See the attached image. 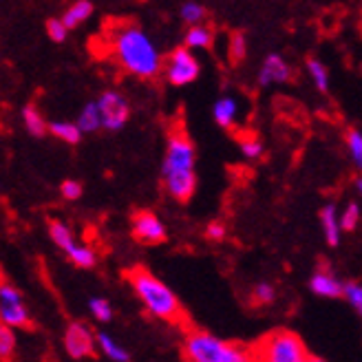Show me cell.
Here are the masks:
<instances>
[{"label":"cell","instance_id":"6da1fadb","mask_svg":"<svg viewBox=\"0 0 362 362\" xmlns=\"http://www.w3.org/2000/svg\"><path fill=\"white\" fill-rule=\"evenodd\" d=\"M108 53L115 64L133 78L153 80L161 74L164 58L155 40L135 23H117L106 33Z\"/></svg>","mask_w":362,"mask_h":362},{"label":"cell","instance_id":"7a4b0ae2","mask_svg":"<svg viewBox=\"0 0 362 362\" xmlns=\"http://www.w3.org/2000/svg\"><path fill=\"white\" fill-rule=\"evenodd\" d=\"M197 148L192 139L184 129H175L168 133L166 139V153L161 161V181H164V190L168 197H173L179 204H188L194 190H197Z\"/></svg>","mask_w":362,"mask_h":362},{"label":"cell","instance_id":"3957f363","mask_svg":"<svg viewBox=\"0 0 362 362\" xmlns=\"http://www.w3.org/2000/svg\"><path fill=\"white\" fill-rule=\"evenodd\" d=\"M126 279H129L133 292L137 294V298L146 307L151 316L164 322H170V325H181L186 320L184 307H181L177 294L164 281L157 279L151 269L131 267L126 272Z\"/></svg>","mask_w":362,"mask_h":362},{"label":"cell","instance_id":"277c9868","mask_svg":"<svg viewBox=\"0 0 362 362\" xmlns=\"http://www.w3.org/2000/svg\"><path fill=\"white\" fill-rule=\"evenodd\" d=\"M257 362H305L310 356L303 338L289 329L267 334L257 347H252Z\"/></svg>","mask_w":362,"mask_h":362},{"label":"cell","instance_id":"5b68a950","mask_svg":"<svg viewBox=\"0 0 362 362\" xmlns=\"http://www.w3.org/2000/svg\"><path fill=\"white\" fill-rule=\"evenodd\" d=\"M230 342L221 340L204 329H190L184 338V360L186 362H223Z\"/></svg>","mask_w":362,"mask_h":362},{"label":"cell","instance_id":"8992f818","mask_svg":"<svg viewBox=\"0 0 362 362\" xmlns=\"http://www.w3.org/2000/svg\"><path fill=\"white\" fill-rule=\"evenodd\" d=\"M161 74L170 86H188L202 76V64H199L194 51L188 47H177L164 58Z\"/></svg>","mask_w":362,"mask_h":362},{"label":"cell","instance_id":"52a82bcc","mask_svg":"<svg viewBox=\"0 0 362 362\" xmlns=\"http://www.w3.org/2000/svg\"><path fill=\"white\" fill-rule=\"evenodd\" d=\"M98 108H100V119H102V129L108 133H117L122 131L126 122L131 119V104L126 100V95H122L119 90H102L100 98L95 100Z\"/></svg>","mask_w":362,"mask_h":362},{"label":"cell","instance_id":"ba28073f","mask_svg":"<svg viewBox=\"0 0 362 362\" xmlns=\"http://www.w3.org/2000/svg\"><path fill=\"white\" fill-rule=\"evenodd\" d=\"M131 230H133L135 241L144 243V245H159V243H164L168 239L166 223L151 210L135 212L133 219H131Z\"/></svg>","mask_w":362,"mask_h":362},{"label":"cell","instance_id":"9c48e42d","mask_svg":"<svg viewBox=\"0 0 362 362\" xmlns=\"http://www.w3.org/2000/svg\"><path fill=\"white\" fill-rule=\"evenodd\" d=\"M95 334L90 332L84 322L76 320L69 322L64 332V349L74 360H84L95 354Z\"/></svg>","mask_w":362,"mask_h":362},{"label":"cell","instance_id":"30bf717a","mask_svg":"<svg viewBox=\"0 0 362 362\" xmlns=\"http://www.w3.org/2000/svg\"><path fill=\"white\" fill-rule=\"evenodd\" d=\"M294 76V69L289 64L281 53L272 51L263 58L261 66H259V74H257V84L267 88V86H274V84H287Z\"/></svg>","mask_w":362,"mask_h":362},{"label":"cell","instance_id":"8fae6325","mask_svg":"<svg viewBox=\"0 0 362 362\" xmlns=\"http://www.w3.org/2000/svg\"><path fill=\"white\" fill-rule=\"evenodd\" d=\"M310 289L320 298H342L345 283H342L329 267H320L310 279Z\"/></svg>","mask_w":362,"mask_h":362},{"label":"cell","instance_id":"7c38bea8","mask_svg":"<svg viewBox=\"0 0 362 362\" xmlns=\"http://www.w3.org/2000/svg\"><path fill=\"white\" fill-rule=\"evenodd\" d=\"M239 113H241V104L234 95H221L212 104V119L223 131H230L237 126Z\"/></svg>","mask_w":362,"mask_h":362},{"label":"cell","instance_id":"4fadbf2b","mask_svg":"<svg viewBox=\"0 0 362 362\" xmlns=\"http://www.w3.org/2000/svg\"><path fill=\"white\" fill-rule=\"evenodd\" d=\"M320 230L325 243L329 247H338L340 245V237H342V228H340V212L336 208V204H325L320 208Z\"/></svg>","mask_w":362,"mask_h":362},{"label":"cell","instance_id":"5bb4252c","mask_svg":"<svg viewBox=\"0 0 362 362\" xmlns=\"http://www.w3.org/2000/svg\"><path fill=\"white\" fill-rule=\"evenodd\" d=\"M305 71L307 76H310L314 88L318 90V93H329V84H332V76H329V66L325 64L320 58L316 56H310L305 60Z\"/></svg>","mask_w":362,"mask_h":362},{"label":"cell","instance_id":"9a60e30c","mask_svg":"<svg viewBox=\"0 0 362 362\" xmlns=\"http://www.w3.org/2000/svg\"><path fill=\"white\" fill-rule=\"evenodd\" d=\"M90 16H93V3H90V0H76L74 5H69L64 9L60 21L64 23V27L69 31H74V29L82 27Z\"/></svg>","mask_w":362,"mask_h":362},{"label":"cell","instance_id":"2e32d148","mask_svg":"<svg viewBox=\"0 0 362 362\" xmlns=\"http://www.w3.org/2000/svg\"><path fill=\"white\" fill-rule=\"evenodd\" d=\"M214 45V31L206 23L202 25H192L184 33V47L190 51H206Z\"/></svg>","mask_w":362,"mask_h":362},{"label":"cell","instance_id":"e0dca14e","mask_svg":"<svg viewBox=\"0 0 362 362\" xmlns=\"http://www.w3.org/2000/svg\"><path fill=\"white\" fill-rule=\"evenodd\" d=\"M0 322L9 325L13 329H27L31 327V314L25 303L0 305Z\"/></svg>","mask_w":362,"mask_h":362},{"label":"cell","instance_id":"ac0fdd59","mask_svg":"<svg viewBox=\"0 0 362 362\" xmlns=\"http://www.w3.org/2000/svg\"><path fill=\"white\" fill-rule=\"evenodd\" d=\"M95 345L98 349L111 360V362H131V354L126 351V347H122L119 342L106 332H98L95 334Z\"/></svg>","mask_w":362,"mask_h":362},{"label":"cell","instance_id":"d6986e66","mask_svg":"<svg viewBox=\"0 0 362 362\" xmlns=\"http://www.w3.org/2000/svg\"><path fill=\"white\" fill-rule=\"evenodd\" d=\"M49 135H53L56 139L69 144V146H76L82 139V131L78 129L76 122H69V119H53L49 122Z\"/></svg>","mask_w":362,"mask_h":362},{"label":"cell","instance_id":"ffe728a7","mask_svg":"<svg viewBox=\"0 0 362 362\" xmlns=\"http://www.w3.org/2000/svg\"><path fill=\"white\" fill-rule=\"evenodd\" d=\"M78 129L82 131V135H90L102 131V119H100V108L95 104V100H90L82 106V111L78 113Z\"/></svg>","mask_w":362,"mask_h":362},{"label":"cell","instance_id":"44dd1931","mask_svg":"<svg viewBox=\"0 0 362 362\" xmlns=\"http://www.w3.org/2000/svg\"><path fill=\"white\" fill-rule=\"evenodd\" d=\"M64 255L76 267H82V269H90V267L98 265V252L90 245H84V243H78V241L71 245Z\"/></svg>","mask_w":362,"mask_h":362},{"label":"cell","instance_id":"7402d4cb","mask_svg":"<svg viewBox=\"0 0 362 362\" xmlns=\"http://www.w3.org/2000/svg\"><path fill=\"white\" fill-rule=\"evenodd\" d=\"M23 124L31 137H45L49 133V122L33 104L23 108Z\"/></svg>","mask_w":362,"mask_h":362},{"label":"cell","instance_id":"603a6c76","mask_svg":"<svg viewBox=\"0 0 362 362\" xmlns=\"http://www.w3.org/2000/svg\"><path fill=\"white\" fill-rule=\"evenodd\" d=\"M49 239L56 243V247H60L62 252H66L71 245L76 243V234H74V230H71L64 221L53 219V221H49Z\"/></svg>","mask_w":362,"mask_h":362},{"label":"cell","instance_id":"cb8c5ba5","mask_svg":"<svg viewBox=\"0 0 362 362\" xmlns=\"http://www.w3.org/2000/svg\"><path fill=\"white\" fill-rule=\"evenodd\" d=\"M18 349V340L13 334V327L0 322V362H13Z\"/></svg>","mask_w":362,"mask_h":362},{"label":"cell","instance_id":"d4e9b609","mask_svg":"<svg viewBox=\"0 0 362 362\" xmlns=\"http://www.w3.org/2000/svg\"><path fill=\"white\" fill-rule=\"evenodd\" d=\"M345 146H347V153L354 161V166L362 173V131L360 129L349 126L345 131Z\"/></svg>","mask_w":362,"mask_h":362},{"label":"cell","instance_id":"484cf974","mask_svg":"<svg viewBox=\"0 0 362 362\" xmlns=\"http://www.w3.org/2000/svg\"><path fill=\"white\" fill-rule=\"evenodd\" d=\"M179 16H181V21H184L188 27H192V25H202V23H206L208 9H206L202 3H197V0H188V3L181 5Z\"/></svg>","mask_w":362,"mask_h":362},{"label":"cell","instance_id":"4316f807","mask_svg":"<svg viewBox=\"0 0 362 362\" xmlns=\"http://www.w3.org/2000/svg\"><path fill=\"white\" fill-rule=\"evenodd\" d=\"M228 58L232 64H241L247 58V38L245 33L234 31L228 40Z\"/></svg>","mask_w":362,"mask_h":362},{"label":"cell","instance_id":"83f0119b","mask_svg":"<svg viewBox=\"0 0 362 362\" xmlns=\"http://www.w3.org/2000/svg\"><path fill=\"white\" fill-rule=\"evenodd\" d=\"M239 151H241V155H243L245 159L257 161V159L263 157L265 146H263L261 137H257V135H241V137H239Z\"/></svg>","mask_w":362,"mask_h":362},{"label":"cell","instance_id":"f1b7e54d","mask_svg":"<svg viewBox=\"0 0 362 362\" xmlns=\"http://www.w3.org/2000/svg\"><path fill=\"white\" fill-rule=\"evenodd\" d=\"M276 300V287L269 281H259L252 287V303L255 305H272Z\"/></svg>","mask_w":362,"mask_h":362},{"label":"cell","instance_id":"f546056e","mask_svg":"<svg viewBox=\"0 0 362 362\" xmlns=\"http://www.w3.org/2000/svg\"><path fill=\"white\" fill-rule=\"evenodd\" d=\"M360 216H362L360 206L356 202H349L345 208H342V212H340V228H342V232H354L360 226Z\"/></svg>","mask_w":362,"mask_h":362},{"label":"cell","instance_id":"4dcf8cb0","mask_svg":"<svg viewBox=\"0 0 362 362\" xmlns=\"http://www.w3.org/2000/svg\"><path fill=\"white\" fill-rule=\"evenodd\" d=\"M88 310H90V314H93V318L98 322H111L113 320V307H111V303H108L106 298H102V296L90 298L88 300Z\"/></svg>","mask_w":362,"mask_h":362},{"label":"cell","instance_id":"1f68e13d","mask_svg":"<svg viewBox=\"0 0 362 362\" xmlns=\"http://www.w3.org/2000/svg\"><path fill=\"white\" fill-rule=\"evenodd\" d=\"M342 298H347V303L358 312V316L362 318V283H345V289H342Z\"/></svg>","mask_w":362,"mask_h":362},{"label":"cell","instance_id":"d6a6232c","mask_svg":"<svg viewBox=\"0 0 362 362\" xmlns=\"http://www.w3.org/2000/svg\"><path fill=\"white\" fill-rule=\"evenodd\" d=\"M223 362H257V360H255L252 347H243V345H234V342H230V349H228V356Z\"/></svg>","mask_w":362,"mask_h":362},{"label":"cell","instance_id":"836d02e7","mask_svg":"<svg viewBox=\"0 0 362 362\" xmlns=\"http://www.w3.org/2000/svg\"><path fill=\"white\" fill-rule=\"evenodd\" d=\"M47 33L56 45H62L66 40V35H69V29L64 27V23L60 21V18H49V21H47Z\"/></svg>","mask_w":362,"mask_h":362},{"label":"cell","instance_id":"e575fe53","mask_svg":"<svg viewBox=\"0 0 362 362\" xmlns=\"http://www.w3.org/2000/svg\"><path fill=\"white\" fill-rule=\"evenodd\" d=\"M84 192V186L80 184L78 179H64L60 184V194L66 199V202H78Z\"/></svg>","mask_w":362,"mask_h":362},{"label":"cell","instance_id":"d590c367","mask_svg":"<svg viewBox=\"0 0 362 362\" xmlns=\"http://www.w3.org/2000/svg\"><path fill=\"white\" fill-rule=\"evenodd\" d=\"M13 303H25L23 294L9 283H0V305H13Z\"/></svg>","mask_w":362,"mask_h":362},{"label":"cell","instance_id":"8d00e7d4","mask_svg":"<svg viewBox=\"0 0 362 362\" xmlns=\"http://www.w3.org/2000/svg\"><path fill=\"white\" fill-rule=\"evenodd\" d=\"M228 237V228L221 223V221H210L206 226V239L208 241H214V243H219Z\"/></svg>","mask_w":362,"mask_h":362},{"label":"cell","instance_id":"74e56055","mask_svg":"<svg viewBox=\"0 0 362 362\" xmlns=\"http://www.w3.org/2000/svg\"><path fill=\"white\" fill-rule=\"evenodd\" d=\"M354 188H356L358 197H362V175H360V177H356V181H354Z\"/></svg>","mask_w":362,"mask_h":362},{"label":"cell","instance_id":"f35d334b","mask_svg":"<svg viewBox=\"0 0 362 362\" xmlns=\"http://www.w3.org/2000/svg\"><path fill=\"white\" fill-rule=\"evenodd\" d=\"M305 362H325L322 358H318V356H307L305 358Z\"/></svg>","mask_w":362,"mask_h":362}]
</instances>
